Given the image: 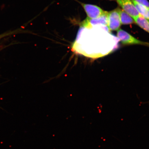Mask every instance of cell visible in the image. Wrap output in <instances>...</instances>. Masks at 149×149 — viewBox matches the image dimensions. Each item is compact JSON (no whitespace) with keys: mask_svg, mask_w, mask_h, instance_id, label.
<instances>
[{"mask_svg":"<svg viewBox=\"0 0 149 149\" xmlns=\"http://www.w3.org/2000/svg\"><path fill=\"white\" fill-rule=\"evenodd\" d=\"M107 13L94 19H91L87 17L82 23L83 26L89 28L92 27V25H100V24L107 26Z\"/></svg>","mask_w":149,"mask_h":149,"instance_id":"cell-5","label":"cell"},{"mask_svg":"<svg viewBox=\"0 0 149 149\" xmlns=\"http://www.w3.org/2000/svg\"><path fill=\"white\" fill-rule=\"evenodd\" d=\"M133 19L140 27L149 33V22L148 19L140 14Z\"/></svg>","mask_w":149,"mask_h":149,"instance_id":"cell-8","label":"cell"},{"mask_svg":"<svg viewBox=\"0 0 149 149\" xmlns=\"http://www.w3.org/2000/svg\"><path fill=\"white\" fill-rule=\"evenodd\" d=\"M135 1L140 4L149 8V2L148 0H135Z\"/></svg>","mask_w":149,"mask_h":149,"instance_id":"cell-10","label":"cell"},{"mask_svg":"<svg viewBox=\"0 0 149 149\" xmlns=\"http://www.w3.org/2000/svg\"><path fill=\"white\" fill-rule=\"evenodd\" d=\"M118 5L133 19L138 16L140 14L131 0H116Z\"/></svg>","mask_w":149,"mask_h":149,"instance_id":"cell-4","label":"cell"},{"mask_svg":"<svg viewBox=\"0 0 149 149\" xmlns=\"http://www.w3.org/2000/svg\"><path fill=\"white\" fill-rule=\"evenodd\" d=\"M117 37L120 39L122 44L124 45H140L149 46V43L141 41L138 40L122 29H119L117 31Z\"/></svg>","mask_w":149,"mask_h":149,"instance_id":"cell-1","label":"cell"},{"mask_svg":"<svg viewBox=\"0 0 149 149\" xmlns=\"http://www.w3.org/2000/svg\"><path fill=\"white\" fill-rule=\"evenodd\" d=\"M107 17V26L110 31H116L120 29L122 24L119 13V8L108 12Z\"/></svg>","mask_w":149,"mask_h":149,"instance_id":"cell-2","label":"cell"},{"mask_svg":"<svg viewBox=\"0 0 149 149\" xmlns=\"http://www.w3.org/2000/svg\"><path fill=\"white\" fill-rule=\"evenodd\" d=\"M131 1L139 14L146 19L149 20V8L140 4L135 0Z\"/></svg>","mask_w":149,"mask_h":149,"instance_id":"cell-7","label":"cell"},{"mask_svg":"<svg viewBox=\"0 0 149 149\" xmlns=\"http://www.w3.org/2000/svg\"><path fill=\"white\" fill-rule=\"evenodd\" d=\"M81 4L86 12L88 18L91 19L98 18L108 13L97 6L83 3H81Z\"/></svg>","mask_w":149,"mask_h":149,"instance_id":"cell-3","label":"cell"},{"mask_svg":"<svg viewBox=\"0 0 149 149\" xmlns=\"http://www.w3.org/2000/svg\"><path fill=\"white\" fill-rule=\"evenodd\" d=\"M19 31L17 30L13 31H7V32L2 33V34L0 35V40H1L2 38H5V37L16 34V33H18Z\"/></svg>","mask_w":149,"mask_h":149,"instance_id":"cell-9","label":"cell"},{"mask_svg":"<svg viewBox=\"0 0 149 149\" xmlns=\"http://www.w3.org/2000/svg\"><path fill=\"white\" fill-rule=\"evenodd\" d=\"M120 20L122 25H129L135 23L134 20L123 9L119 8Z\"/></svg>","mask_w":149,"mask_h":149,"instance_id":"cell-6","label":"cell"}]
</instances>
